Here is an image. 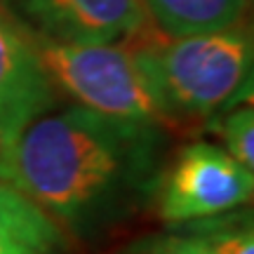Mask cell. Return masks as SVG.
I'll use <instances>...</instances> for the list:
<instances>
[{"label": "cell", "mask_w": 254, "mask_h": 254, "mask_svg": "<svg viewBox=\"0 0 254 254\" xmlns=\"http://www.w3.org/2000/svg\"><path fill=\"white\" fill-rule=\"evenodd\" d=\"M141 7L165 36L177 38L236 26L245 0H141Z\"/></svg>", "instance_id": "8"}, {"label": "cell", "mask_w": 254, "mask_h": 254, "mask_svg": "<svg viewBox=\"0 0 254 254\" xmlns=\"http://www.w3.org/2000/svg\"><path fill=\"white\" fill-rule=\"evenodd\" d=\"M151 151L153 125L71 106L24 127L5 155L2 182L75 226L113 207L146 172Z\"/></svg>", "instance_id": "1"}, {"label": "cell", "mask_w": 254, "mask_h": 254, "mask_svg": "<svg viewBox=\"0 0 254 254\" xmlns=\"http://www.w3.org/2000/svg\"><path fill=\"white\" fill-rule=\"evenodd\" d=\"M254 172L221 146L195 141L184 146L165 174L158 212L167 224H193L231 214L252 200Z\"/></svg>", "instance_id": "4"}, {"label": "cell", "mask_w": 254, "mask_h": 254, "mask_svg": "<svg viewBox=\"0 0 254 254\" xmlns=\"http://www.w3.org/2000/svg\"><path fill=\"white\" fill-rule=\"evenodd\" d=\"M0 179H2V160H0Z\"/></svg>", "instance_id": "12"}, {"label": "cell", "mask_w": 254, "mask_h": 254, "mask_svg": "<svg viewBox=\"0 0 254 254\" xmlns=\"http://www.w3.org/2000/svg\"><path fill=\"white\" fill-rule=\"evenodd\" d=\"M195 231L190 236L200 240L207 254H254V231L250 214L238 217H212L193 221Z\"/></svg>", "instance_id": "9"}, {"label": "cell", "mask_w": 254, "mask_h": 254, "mask_svg": "<svg viewBox=\"0 0 254 254\" xmlns=\"http://www.w3.org/2000/svg\"><path fill=\"white\" fill-rule=\"evenodd\" d=\"M59 226L9 182L0 179V254H57Z\"/></svg>", "instance_id": "7"}, {"label": "cell", "mask_w": 254, "mask_h": 254, "mask_svg": "<svg viewBox=\"0 0 254 254\" xmlns=\"http://www.w3.org/2000/svg\"><path fill=\"white\" fill-rule=\"evenodd\" d=\"M217 134L224 141V151L238 163L254 172V111L250 104H238L221 111L217 120Z\"/></svg>", "instance_id": "10"}, {"label": "cell", "mask_w": 254, "mask_h": 254, "mask_svg": "<svg viewBox=\"0 0 254 254\" xmlns=\"http://www.w3.org/2000/svg\"><path fill=\"white\" fill-rule=\"evenodd\" d=\"M59 43H118L146 24L141 0H17Z\"/></svg>", "instance_id": "6"}, {"label": "cell", "mask_w": 254, "mask_h": 254, "mask_svg": "<svg viewBox=\"0 0 254 254\" xmlns=\"http://www.w3.org/2000/svg\"><path fill=\"white\" fill-rule=\"evenodd\" d=\"M153 254H207L205 247L200 245L195 236H184V238H170L158 247Z\"/></svg>", "instance_id": "11"}, {"label": "cell", "mask_w": 254, "mask_h": 254, "mask_svg": "<svg viewBox=\"0 0 254 254\" xmlns=\"http://www.w3.org/2000/svg\"><path fill=\"white\" fill-rule=\"evenodd\" d=\"M52 85L38 59L36 43L0 17V160L24 127L52 106Z\"/></svg>", "instance_id": "5"}, {"label": "cell", "mask_w": 254, "mask_h": 254, "mask_svg": "<svg viewBox=\"0 0 254 254\" xmlns=\"http://www.w3.org/2000/svg\"><path fill=\"white\" fill-rule=\"evenodd\" d=\"M38 59L52 87L78 106L141 125L165 120V111L146 80L134 52L118 43H36Z\"/></svg>", "instance_id": "3"}, {"label": "cell", "mask_w": 254, "mask_h": 254, "mask_svg": "<svg viewBox=\"0 0 254 254\" xmlns=\"http://www.w3.org/2000/svg\"><path fill=\"white\" fill-rule=\"evenodd\" d=\"M132 52L165 118L214 116L252 92V38L238 24L146 43Z\"/></svg>", "instance_id": "2"}]
</instances>
